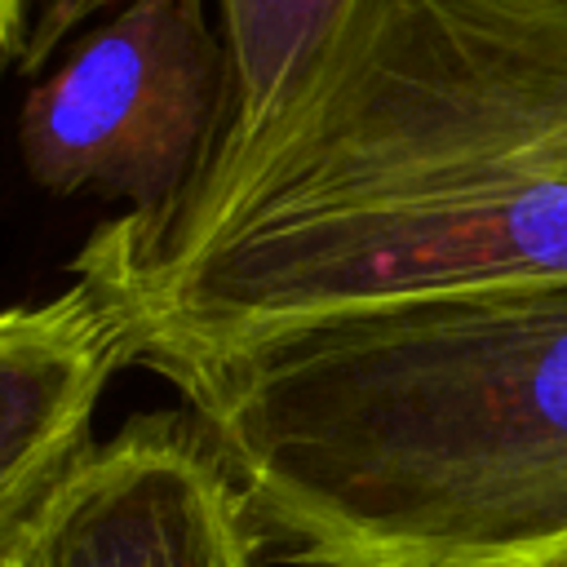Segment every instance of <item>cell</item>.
Instances as JSON below:
<instances>
[{
	"label": "cell",
	"instance_id": "1",
	"mask_svg": "<svg viewBox=\"0 0 567 567\" xmlns=\"http://www.w3.org/2000/svg\"><path fill=\"white\" fill-rule=\"evenodd\" d=\"M133 363L567 275V0H359L279 115L71 261Z\"/></svg>",
	"mask_w": 567,
	"mask_h": 567
},
{
	"label": "cell",
	"instance_id": "4",
	"mask_svg": "<svg viewBox=\"0 0 567 567\" xmlns=\"http://www.w3.org/2000/svg\"><path fill=\"white\" fill-rule=\"evenodd\" d=\"M252 509L195 416H133L80 461L18 567H257Z\"/></svg>",
	"mask_w": 567,
	"mask_h": 567
},
{
	"label": "cell",
	"instance_id": "3",
	"mask_svg": "<svg viewBox=\"0 0 567 567\" xmlns=\"http://www.w3.org/2000/svg\"><path fill=\"white\" fill-rule=\"evenodd\" d=\"M226 40L204 0H124L22 102L18 155L49 195L164 217L204 173L226 115Z\"/></svg>",
	"mask_w": 567,
	"mask_h": 567
},
{
	"label": "cell",
	"instance_id": "8",
	"mask_svg": "<svg viewBox=\"0 0 567 567\" xmlns=\"http://www.w3.org/2000/svg\"><path fill=\"white\" fill-rule=\"evenodd\" d=\"M554 567H567V558H563V563H554Z\"/></svg>",
	"mask_w": 567,
	"mask_h": 567
},
{
	"label": "cell",
	"instance_id": "7",
	"mask_svg": "<svg viewBox=\"0 0 567 567\" xmlns=\"http://www.w3.org/2000/svg\"><path fill=\"white\" fill-rule=\"evenodd\" d=\"M31 4L35 0H0V80L9 71H22V58H27V44L35 31Z\"/></svg>",
	"mask_w": 567,
	"mask_h": 567
},
{
	"label": "cell",
	"instance_id": "6",
	"mask_svg": "<svg viewBox=\"0 0 567 567\" xmlns=\"http://www.w3.org/2000/svg\"><path fill=\"white\" fill-rule=\"evenodd\" d=\"M106 0H49L44 13H35V31L22 58V71H40V62L53 53L62 31L93 13ZM221 4V40H226V115L221 133L213 142V155L204 173L235 151H244L297 93V84L310 75V66L323 58L341 22L354 13L359 0H217ZM199 173V177H204Z\"/></svg>",
	"mask_w": 567,
	"mask_h": 567
},
{
	"label": "cell",
	"instance_id": "5",
	"mask_svg": "<svg viewBox=\"0 0 567 567\" xmlns=\"http://www.w3.org/2000/svg\"><path fill=\"white\" fill-rule=\"evenodd\" d=\"M133 363L124 310L89 279L0 310V567L93 452V412Z\"/></svg>",
	"mask_w": 567,
	"mask_h": 567
},
{
	"label": "cell",
	"instance_id": "2",
	"mask_svg": "<svg viewBox=\"0 0 567 567\" xmlns=\"http://www.w3.org/2000/svg\"><path fill=\"white\" fill-rule=\"evenodd\" d=\"M159 377L301 563L567 558V275L315 319Z\"/></svg>",
	"mask_w": 567,
	"mask_h": 567
}]
</instances>
